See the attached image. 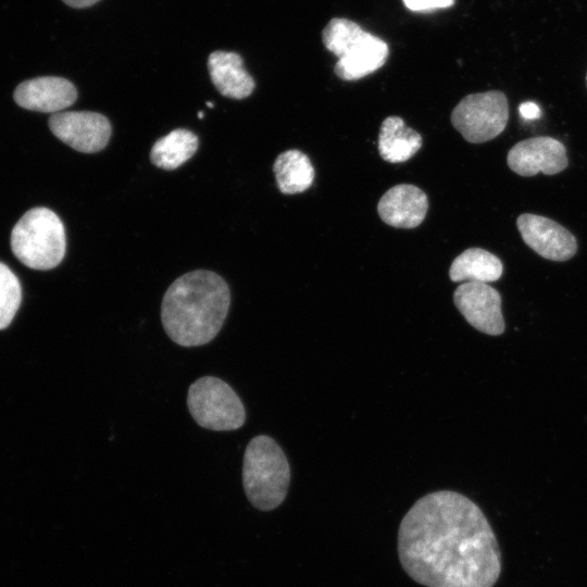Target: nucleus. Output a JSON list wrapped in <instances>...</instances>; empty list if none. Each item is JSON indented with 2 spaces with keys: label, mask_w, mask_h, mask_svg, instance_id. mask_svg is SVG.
Listing matches in <instances>:
<instances>
[{
  "label": "nucleus",
  "mask_w": 587,
  "mask_h": 587,
  "mask_svg": "<svg viewBox=\"0 0 587 587\" xmlns=\"http://www.w3.org/2000/svg\"><path fill=\"white\" fill-rule=\"evenodd\" d=\"M278 189L286 195L307 190L313 183L314 168L307 154L299 150L280 153L273 165Z\"/></svg>",
  "instance_id": "obj_17"
},
{
  "label": "nucleus",
  "mask_w": 587,
  "mask_h": 587,
  "mask_svg": "<svg viewBox=\"0 0 587 587\" xmlns=\"http://www.w3.org/2000/svg\"><path fill=\"white\" fill-rule=\"evenodd\" d=\"M207 105L212 108L214 104L212 102H207Z\"/></svg>",
  "instance_id": "obj_23"
},
{
  "label": "nucleus",
  "mask_w": 587,
  "mask_h": 587,
  "mask_svg": "<svg viewBox=\"0 0 587 587\" xmlns=\"http://www.w3.org/2000/svg\"><path fill=\"white\" fill-rule=\"evenodd\" d=\"M208 68L213 85L225 97L243 99L254 89L253 78L243 68L241 57L235 52H212Z\"/></svg>",
  "instance_id": "obj_14"
},
{
  "label": "nucleus",
  "mask_w": 587,
  "mask_h": 587,
  "mask_svg": "<svg viewBox=\"0 0 587 587\" xmlns=\"http://www.w3.org/2000/svg\"><path fill=\"white\" fill-rule=\"evenodd\" d=\"M398 555L404 572L426 587H494L501 573L496 535L467 497L439 490L420 498L402 517Z\"/></svg>",
  "instance_id": "obj_1"
},
{
  "label": "nucleus",
  "mask_w": 587,
  "mask_h": 587,
  "mask_svg": "<svg viewBox=\"0 0 587 587\" xmlns=\"http://www.w3.org/2000/svg\"><path fill=\"white\" fill-rule=\"evenodd\" d=\"M509 167L521 176L560 173L567 166L565 147L552 137H534L514 145L508 152Z\"/></svg>",
  "instance_id": "obj_11"
},
{
  "label": "nucleus",
  "mask_w": 587,
  "mask_h": 587,
  "mask_svg": "<svg viewBox=\"0 0 587 587\" xmlns=\"http://www.w3.org/2000/svg\"><path fill=\"white\" fill-rule=\"evenodd\" d=\"M53 135L71 148L85 153L102 150L111 136L109 120L96 112H58L49 118Z\"/></svg>",
  "instance_id": "obj_8"
},
{
  "label": "nucleus",
  "mask_w": 587,
  "mask_h": 587,
  "mask_svg": "<svg viewBox=\"0 0 587 587\" xmlns=\"http://www.w3.org/2000/svg\"><path fill=\"white\" fill-rule=\"evenodd\" d=\"M508 118L507 97L498 90L469 95L451 113L453 127L472 143L485 142L500 135Z\"/></svg>",
  "instance_id": "obj_7"
},
{
  "label": "nucleus",
  "mask_w": 587,
  "mask_h": 587,
  "mask_svg": "<svg viewBox=\"0 0 587 587\" xmlns=\"http://www.w3.org/2000/svg\"><path fill=\"white\" fill-rule=\"evenodd\" d=\"M520 114L527 120L538 118L540 115L539 107L530 101L524 102L519 108Z\"/></svg>",
  "instance_id": "obj_21"
},
{
  "label": "nucleus",
  "mask_w": 587,
  "mask_h": 587,
  "mask_svg": "<svg viewBox=\"0 0 587 587\" xmlns=\"http://www.w3.org/2000/svg\"><path fill=\"white\" fill-rule=\"evenodd\" d=\"M11 249L24 265L40 271L51 270L61 263L65 254L64 225L50 209L34 208L13 227Z\"/></svg>",
  "instance_id": "obj_5"
},
{
  "label": "nucleus",
  "mask_w": 587,
  "mask_h": 587,
  "mask_svg": "<svg viewBox=\"0 0 587 587\" xmlns=\"http://www.w3.org/2000/svg\"><path fill=\"white\" fill-rule=\"evenodd\" d=\"M322 38L327 50L338 57L335 73L344 80L360 79L377 71L388 58L384 40L347 18H332Z\"/></svg>",
  "instance_id": "obj_4"
},
{
  "label": "nucleus",
  "mask_w": 587,
  "mask_h": 587,
  "mask_svg": "<svg viewBox=\"0 0 587 587\" xmlns=\"http://www.w3.org/2000/svg\"><path fill=\"white\" fill-rule=\"evenodd\" d=\"M230 305V291L216 273L197 270L175 279L161 303L166 335L183 347L210 342L221 330Z\"/></svg>",
  "instance_id": "obj_2"
},
{
  "label": "nucleus",
  "mask_w": 587,
  "mask_h": 587,
  "mask_svg": "<svg viewBox=\"0 0 587 587\" xmlns=\"http://www.w3.org/2000/svg\"><path fill=\"white\" fill-rule=\"evenodd\" d=\"M453 302L476 329L497 336L504 330L499 292L486 283L465 282L453 294Z\"/></svg>",
  "instance_id": "obj_9"
},
{
  "label": "nucleus",
  "mask_w": 587,
  "mask_h": 587,
  "mask_svg": "<svg viewBox=\"0 0 587 587\" xmlns=\"http://www.w3.org/2000/svg\"><path fill=\"white\" fill-rule=\"evenodd\" d=\"M516 226L524 242L545 259L566 261L576 253L573 234L548 217L524 213L517 217Z\"/></svg>",
  "instance_id": "obj_10"
},
{
  "label": "nucleus",
  "mask_w": 587,
  "mask_h": 587,
  "mask_svg": "<svg viewBox=\"0 0 587 587\" xmlns=\"http://www.w3.org/2000/svg\"><path fill=\"white\" fill-rule=\"evenodd\" d=\"M503 266L498 257L480 248H470L451 263L449 276L452 282L491 283L502 275Z\"/></svg>",
  "instance_id": "obj_16"
},
{
  "label": "nucleus",
  "mask_w": 587,
  "mask_h": 587,
  "mask_svg": "<svg viewBox=\"0 0 587 587\" xmlns=\"http://www.w3.org/2000/svg\"><path fill=\"white\" fill-rule=\"evenodd\" d=\"M197 149V135L188 129L177 128L154 142L150 159L160 168L175 170L188 161Z\"/></svg>",
  "instance_id": "obj_18"
},
{
  "label": "nucleus",
  "mask_w": 587,
  "mask_h": 587,
  "mask_svg": "<svg viewBox=\"0 0 587 587\" xmlns=\"http://www.w3.org/2000/svg\"><path fill=\"white\" fill-rule=\"evenodd\" d=\"M428 199L419 187L400 184L388 189L377 204L380 218L398 228H414L426 216Z\"/></svg>",
  "instance_id": "obj_13"
},
{
  "label": "nucleus",
  "mask_w": 587,
  "mask_h": 587,
  "mask_svg": "<svg viewBox=\"0 0 587 587\" xmlns=\"http://www.w3.org/2000/svg\"><path fill=\"white\" fill-rule=\"evenodd\" d=\"M422 136L408 127L399 116L386 117L378 134V152L390 163H400L412 158L422 147Z\"/></svg>",
  "instance_id": "obj_15"
},
{
  "label": "nucleus",
  "mask_w": 587,
  "mask_h": 587,
  "mask_svg": "<svg viewBox=\"0 0 587 587\" xmlns=\"http://www.w3.org/2000/svg\"><path fill=\"white\" fill-rule=\"evenodd\" d=\"M199 118H202L203 117V112H199Z\"/></svg>",
  "instance_id": "obj_24"
},
{
  "label": "nucleus",
  "mask_w": 587,
  "mask_h": 587,
  "mask_svg": "<svg viewBox=\"0 0 587 587\" xmlns=\"http://www.w3.org/2000/svg\"><path fill=\"white\" fill-rule=\"evenodd\" d=\"M454 0H403L404 5L411 11H428L448 8Z\"/></svg>",
  "instance_id": "obj_20"
},
{
  "label": "nucleus",
  "mask_w": 587,
  "mask_h": 587,
  "mask_svg": "<svg viewBox=\"0 0 587 587\" xmlns=\"http://www.w3.org/2000/svg\"><path fill=\"white\" fill-rule=\"evenodd\" d=\"M187 407L196 423L212 430H234L246 421V410L235 390L224 380L203 376L188 389Z\"/></svg>",
  "instance_id": "obj_6"
},
{
  "label": "nucleus",
  "mask_w": 587,
  "mask_h": 587,
  "mask_svg": "<svg viewBox=\"0 0 587 587\" xmlns=\"http://www.w3.org/2000/svg\"><path fill=\"white\" fill-rule=\"evenodd\" d=\"M99 0H63V2L72 8L82 9L88 8L97 3Z\"/></svg>",
  "instance_id": "obj_22"
},
{
  "label": "nucleus",
  "mask_w": 587,
  "mask_h": 587,
  "mask_svg": "<svg viewBox=\"0 0 587 587\" xmlns=\"http://www.w3.org/2000/svg\"><path fill=\"white\" fill-rule=\"evenodd\" d=\"M77 98L74 85L62 77L42 76L21 83L14 91L15 102L30 111L58 113Z\"/></svg>",
  "instance_id": "obj_12"
},
{
  "label": "nucleus",
  "mask_w": 587,
  "mask_h": 587,
  "mask_svg": "<svg viewBox=\"0 0 587 587\" xmlns=\"http://www.w3.org/2000/svg\"><path fill=\"white\" fill-rule=\"evenodd\" d=\"M22 300V288L16 275L0 262V329L9 326Z\"/></svg>",
  "instance_id": "obj_19"
},
{
  "label": "nucleus",
  "mask_w": 587,
  "mask_h": 587,
  "mask_svg": "<svg viewBox=\"0 0 587 587\" xmlns=\"http://www.w3.org/2000/svg\"><path fill=\"white\" fill-rule=\"evenodd\" d=\"M290 467L279 445L270 436L252 438L243 454L242 485L249 502L260 511L276 509L285 500Z\"/></svg>",
  "instance_id": "obj_3"
}]
</instances>
